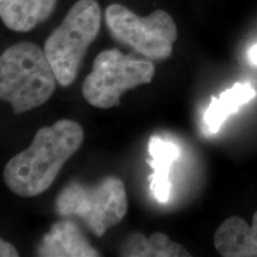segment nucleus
I'll list each match as a JSON object with an SVG mask.
<instances>
[{
    "mask_svg": "<svg viewBox=\"0 0 257 257\" xmlns=\"http://www.w3.org/2000/svg\"><path fill=\"white\" fill-rule=\"evenodd\" d=\"M18 255L17 249L11 243L0 238V257H14Z\"/></svg>",
    "mask_w": 257,
    "mask_h": 257,
    "instance_id": "ddd939ff",
    "label": "nucleus"
},
{
    "mask_svg": "<svg viewBox=\"0 0 257 257\" xmlns=\"http://www.w3.org/2000/svg\"><path fill=\"white\" fill-rule=\"evenodd\" d=\"M248 60L250 61V63L257 66V44H253L248 50Z\"/></svg>",
    "mask_w": 257,
    "mask_h": 257,
    "instance_id": "4468645a",
    "label": "nucleus"
},
{
    "mask_svg": "<svg viewBox=\"0 0 257 257\" xmlns=\"http://www.w3.org/2000/svg\"><path fill=\"white\" fill-rule=\"evenodd\" d=\"M121 255L149 257H186L191 256L184 246L173 242L165 233L155 232L149 238L142 233H135L125 242Z\"/></svg>",
    "mask_w": 257,
    "mask_h": 257,
    "instance_id": "9b49d317",
    "label": "nucleus"
},
{
    "mask_svg": "<svg viewBox=\"0 0 257 257\" xmlns=\"http://www.w3.org/2000/svg\"><path fill=\"white\" fill-rule=\"evenodd\" d=\"M55 208L60 216L81 219L95 236L101 237L126 214V189L114 176L92 186L73 181L60 192Z\"/></svg>",
    "mask_w": 257,
    "mask_h": 257,
    "instance_id": "20e7f679",
    "label": "nucleus"
},
{
    "mask_svg": "<svg viewBox=\"0 0 257 257\" xmlns=\"http://www.w3.org/2000/svg\"><path fill=\"white\" fill-rule=\"evenodd\" d=\"M256 94L257 92L250 82H236L218 96H212L204 113V128L206 134H217L224 121L243 105L252 100Z\"/></svg>",
    "mask_w": 257,
    "mask_h": 257,
    "instance_id": "9d476101",
    "label": "nucleus"
},
{
    "mask_svg": "<svg viewBox=\"0 0 257 257\" xmlns=\"http://www.w3.org/2000/svg\"><path fill=\"white\" fill-rule=\"evenodd\" d=\"M246 257H257V211L251 225L246 226Z\"/></svg>",
    "mask_w": 257,
    "mask_h": 257,
    "instance_id": "f8f14e48",
    "label": "nucleus"
},
{
    "mask_svg": "<svg viewBox=\"0 0 257 257\" xmlns=\"http://www.w3.org/2000/svg\"><path fill=\"white\" fill-rule=\"evenodd\" d=\"M148 150L150 155L148 163L154 170L150 175V191L157 201L166 204L169 201L172 189L170 170L173 163L179 159L180 148L174 142L154 136L150 138Z\"/></svg>",
    "mask_w": 257,
    "mask_h": 257,
    "instance_id": "6e6552de",
    "label": "nucleus"
},
{
    "mask_svg": "<svg viewBox=\"0 0 257 257\" xmlns=\"http://www.w3.org/2000/svg\"><path fill=\"white\" fill-rule=\"evenodd\" d=\"M83 142V128L76 121L60 119L41 127L32 143L12 157L4 168L8 188L23 198L37 197L55 181L64 163Z\"/></svg>",
    "mask_w": 257,
    "mask_h": 257,
    "instance_id": "f257e3e1",
    "label": "nucleus"
},
{
    "mask_svg": "<svg viewBox=\"0 0 257 257\" xmlns=\"http://www.w3.org/2000/svg\"><path fill=\"white\" fill-rule=\"evenodd\" d=\"M105 21L115 41L147 59L166 60L172 55L178 28L168 12L155 10L147 17H140L124 5L111 4L105 11Z\"/></svg>",
    "mask_w": 257,
    "mask_h": 257,
    "instance_id": "423d86ee",
    "label": "nucleus"
},
{
    "mask_svg": "<svg viewBox=\"0 0 257 257\" xmlns=\"http://www.w3.org/2000/svg\"><path fill=\"white\" fill-rule=\"evenodd\" d=\"M101 12L96 0H79L44 43V54L57 82L68 87L75 81L88 47L100 30Z\"/></svg>",
    "mask_w": 257,
    "mask_h": 257,
    "instance_id": "7ed1b4c3",
    "label": "nucleus"
},
{
    "mask_svg": "<svg viewBox=\"0 0 257 257\" xmlns=\"http://www.w3.org/2000/svg\"><path fill=\"white\" fill-rule=\"evenodd\" d=\"M79 227L70 221H60L51 227L38 246V256H99Z\"/></svg>",
    "mask_w": 257,
    "mask_h": 257,
    "instance_id": "0eeeda50",
    "label": "nucleus"
},
{
    "mask_svg": "<svg viewBox=\"0 0 257 257\" xmlns=\"http://www.w3.org/2000/svg\"><path fill=\"white\" fill-rule=\"evenodd\" d=\"M56 82L44 50L31 42L14 44L0 55V100L9 102L15 114L47 102Z\"/></svg>",
    "mask_w": 257,
    "mask_h": 257,
    "instance_id": "f03ea898",
    "label": "nucleus"
},
{
    "mask_svg": "<svg viewBox=\"0 0 257 257\" xmlns=\"http://www.w3.org/2000/svg\"><path fill=\"white\" fill-rule=\"evenodd\" d=\"M57 0H0V18L10 30L28 32L53 14Z\"/></svg>",
    "mask_w": 257,
    "mask_h": 257,
    "instance_id": "1a4fd4ad",
    "label": "nucleus"
},
{
    "mask_svg": "<svg viewBox=\"0 0 257 257\" xmlns=\"http://www.w3.org/2000/svg\"><path fill=\"white\" fill-rule=\"evenodd\" d=\"M154 75L155 67L149 60L107 49L95 57L92 72L83 80L82 95L96 108L115 107L125 92L150 83Z\"/></svg>",
    "mask_w": 257,
    "mask_h": 257,
    "instance_id": "39448f33",
    "label": "nucleus"
}]
</instances>
